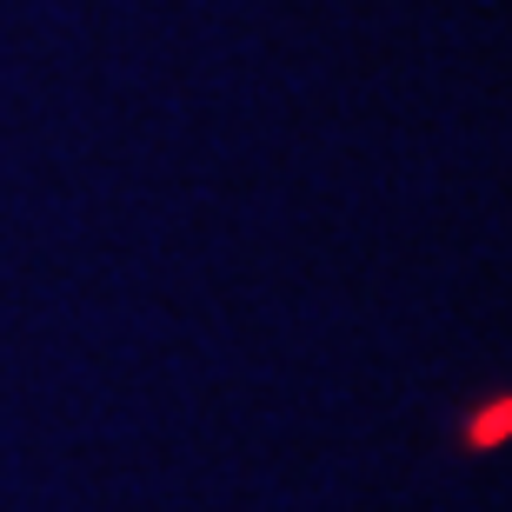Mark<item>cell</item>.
Returning a JSON list of instances; mask_svg holds the SVG:
<instances>
[{"label": "cell", "mask_w": 512, "mask_h": 512, "mask_svg": "<svg viewBox=\"0 0 512 512\" xmlns=\"http://www.w3.org/2000/svg\"><path fill=\"white\" fill-rule=\"evenodd\" d=\"M499 439H512V399H493L466 419V446H499Z\"/></svg>", "instance_id": "1"}]
</instances>
